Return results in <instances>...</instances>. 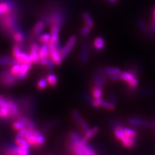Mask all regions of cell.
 Here are the masks:
<instances>
[{
	"label": "cell",
	"mask_w": 155,
	"mask_h": 155,
	"mask_svg": "<svg viewBox=\"0 0 155 155\" xmlns=\"http://www.w3.org/2000/svg\"><path fill=\"white\" fill-rule=\"evenodd\" d=\"M90 54V45L89 44H85L80 52V61L83 64H85L89 60Z\"/></svg>",
	"instance_id": "14"
},
{
	"label": "cell",
	"mask_w": 155,
	"mask_h": 155,
	"mask_svg": "<svg viewBox=\"0 0 155 155\" xmlns=\"http://www.w3.org/2000/svg\"><path fill=\"white\" fill-rule=\"evenodd\" d=\"M45 138L44 135H43L41 133L38 135L37 139H36V147H40L41 145L45 143Z\"/></svg>",
	"instance_id": "39"
},
{
	"label": "cell",
	"mask_w": 155,
	"mask_h": 155,
	"mask_svg": "<svg viewBox=\"0 0 155 155\" xmlns=\"http://www.w3.org/2000/svg\"><path fill=\"white\" fill-rule=\"evenodd\" d=\"M91 28L90 27L87 25H84L83 27L81 28L80 30V35L82 37H87L91 32Z\"/></svg>",
	"instance_id": "36"
},
{
	"label": "cell",
	"mask_w": 155,
	"mask_h": 155,
	"mask_svg": "<svg viewBox=\"0 0 155 155\" xmlns=\"http://www.w3.org/2000/svg\"><path fill=\"white\" fill-rule=\"evenodd\" d=\"M136 140L137 139L130 138L129 137H127V136L125 134V137L122 140H121L120 142L122 143V144L124 147L127 148H131L134 146V145L136 143Z\"/></svg>",
	"instance_id": "20"
},
{
	"label": "cell",
	"mask_w": 155,
	"mask_h": 155,
	"mask_svg": "<svg viewBox=\"0 0 155 155\" xmlns=\"http://www.w3.org/2000/svg\"><path fill=\"white\" fill-rule=\"evenodd\" d=\"M39 55L40 56V64L46 66L49 61V45L48 43H43L40 48L39 50Z\"/></svg>",
	"instance_id": "9"
},
{
	"label": "cell",
	"mask_w": 155,
	"mask_h": 155,
	"mask_svg": "<svg viewBox=\"0 0 155 155\" xmlns=\"http://www.w3.org/2000/svg\"><path fill=\"white\" fill-rule=\"evenodd\" d=\"M116 105L113 104L112 102H110V101L109 100L107 101V100H102V101H101V107L109 110H114L116 108Z\"/></svg>",
	"instance_id": "26"
},
{
	"label": "cell",
	"mask_w": 155,
	"mask_h": 155,
	"mask_svg": "<svg viewBox=\"0 0 155 155\" xmlns=\"http://www.w3.org/2000/svg\"><path fill=\"white\" fill-rule=\"evenodd\" d=\"M137 26L138 27L140 30L141 31L147 32L148 30H147V27L146 25V23H145V22L143 20H142V19H139V20L137 21Z\"/></svg>",
	"instance_id": "37"
},
{
	"label": "cell",
	"mask_w": 155,
	"mask_h": 155,
	"mask_svg": "<svg viewBox=\"0 0 155 155\" xmlns=\"http://www.w3.org/2000/svg\"><path fill=\"white\" fill-rule=\"evenodd\" d=\"M19 11L18 5L14 0H0V18Z\"/></svg>",
	"instance_id": "4"
},
{
	"label": "cell",
	"mask_w": 155,
	"mask_h": 155,
	"mask_svg": "<svg viewBox=\"0 0 155 155\" xmlns=\"http://www.w3.org/2000/svg\"><path fill=\"white\" fill-rule=\"evenodd\" d=\"M29 54H30L31 56L32 64H38V63H40V56L39 55L38 52H29Z\"/></svg>",
	"instance_id": "34"
},
{
	"label": "cell",
	"mask_w": 155,
	"mask_h": 155,
	"mask_svg": "<svg viewBox=\"0 0 155 155\" xmlns=\"http://www.w3.org/2000/svg\"><path fill=\"white\" fill-rule=\"evenodd\" d=\"M123 130L125 134L127 136V137L137 139L138 137V133L134 129H133L131 128H129L127 127H124L123 126Z\"/></svg>",
	"instance_id": "24"
},
{
	"label": "cell",
	"mask_w": 155,
	"mask_h": 155,
	"mask_svg": "<svg viewBox=\"0 0 155 155\" xmlns=\"http://www.w3.org/2000/svg\"><path fill=\"white\" fill-rule=\"evenodd\" d=\"M107 78L109 80L113 81V82H118L122 81V77H121L120 74H110L107 76Z\"/></svg>",
	"instance_id": "38"
},
{
	"label": "cell",
	"mask_w": 155,
	"mask_h": 155,
	"mask_svg": "<svg viewBox=\"0 0 155 155\" xmlns=\"http://www.w3.org/2000/svg\"><path fill=\"white\" fill-rule=\"evenodd\" d=\"M72 116H73V118L75 120L76 124L80 126V127L84 132V133L88 131L91 129L88 123L86 122V120H85L81 117V116L78 111L76 110L72 111Z\"/></svg>",
	"instance_id": "10"
},
{
	"label": "cell",
	"mask_w": 155,
	"mask_h": 155,
	"mask_svg": "<svg viewBox=\"0 0 155 155\" xmlns=\"http://www.w3.org/2000/svg\"><path fill=\"white\" fill-rule=\"evenodd\" d=\"M21 64H19V63L16 62L15 64L11 65V67L9 69L12 72V74L16 76L18 78V75L19 74V72H20V70H21Z\"/></svg>",
	"instance_id": "27"
},
{
	"label": "cell",
	"mask_w": 155,
	"mask_h": 155,
	"mask_svg": "<svg viewBox=\"0 0 155 155\" xmlns=\"http://www.w3.org/2000/svg\"><path fill=\"white\" fill-rule=\"evenodd\" d=\"M31 68V64H21V70L18 75V80L25 79Z\"/></svg>",
	"instance_id": "16"
},
{
	"label": "cell",
	"mask_w": 155,
	"mask_h": 155,
	"mask_svg": "<svg viewBox=\"0 0 155 155\" xmlns=\"http://www.w3.org/2000/svg\"><path fill=\"white\" fill-rule=\"evenodd\" d=\"M152 22H155V15H152Z\"/></svg>",
	"instance_id": "46"
},
{
	"label": "cell",
	"mask_w": 155,
	"mask_h": 155,
	"mask_svg": "<svg viewBox=\"0 0 155 155\" xmlns=\"http://www.w3.org/2000/svg\"><path fill=\"white\" fill-rule=\"evenodd\" d=\"M18 155H30L29 148L25 147H19L18 148Z\"/></svg>",
	"instance_id": "40"
},
{
	"label": "cell",
	"mask_w": 155,
	"mask_h": 155,
	"mask_svg": "<svg viewBox=\"0 0 155 155\" xmlns=\"http://www.w3.org/2000/svg\"><path fill=\"white\" fill-rule=\"evenodd\" d=\"M12 127L14 130H16V131H18V130H21L23 128H25L26 126L23 122H21V120H19L18 119L17 121H15L14 122L12 125Z\"/></svg>",
	"instance_id": "31"
},
{
	"label": "cell",
	"mask_w": 155,
	"mask_h": 155,
	"mask_svg": "<svg viewBox=\"0 0 155 155\" xmlns=\"http://www.w3.org/2000/svg\"><path fill=\"white\" fill-rule=\"evenodd\" d=\"M127 122L129 125L133 127H143V128H147V127H152L153 126V124L149 122L147 120L145 119L140 118H130L128 120Z\"/></svg>",
	"instance_id": "8"
},
{
	"label": "cell",
	"mask_w": 155,
	"mask_h": 155,
	"mask_svg": "<svg viewBox=\"0 0 155 155\" xmlns=\"http://www.w3.org/2000/svg\"><path fill=\"white\" fill-rule=\"evenodd\" d=\"M46 25L47 23L44 20H43V19L38 21L32 29L31 36L32 38H36V37L38 38L39 36L41 35V33L44 30Z\"/></svg>",
	"instance_id": "11"
},
{
	"label": "cell",
	"mask_w": 155,
	"mask_h": 155,
	"mask_svg": "<svg viewBox=\"0 0 155 155\" xmlns=\"http://www.w3.org/2000/svg\"><path fill=\"white\" fill-rule=\"evenodd\" d=\"M15 143L19 147H25L30 148L31 146L27 140L23 137H20L16 136L15 138Z\"/></svg>",
	"instance_id": "22"
},
{
	"label": "cell",
	"mask_w": 155,
	"mask_h": 155,
	"mask_svg": "<svg viewBox=\"0 0 155 155\" xmlns=\"http://www.w3.org/2000/svg\"><path fill=\"white\" fill-rule=\"evenodd\" d=\"M105 45V41L102 36H98L94 39L93 46L97 51H102Z\"/></svg>",
	"instance_id": "17"
},
{
	"label": "cell",
	"mask_w": 155,
	"mask_h": 155,
	"mask_svg": "<svg viewBox=\"0 0 155 155\" xmlns=\"http://www.w3.org/2000/svg\"><path fill=\"white\" fill-rule=\"evenodd\" d=\"M49 45V58L50 60L54 63L56 65H60L64 58L62 57L61 54V47L60 44H56V43H52L49 41L48 43Z\"/></svg>",
	"instance_id": "3"
},
{
	"label": "cell",
	"mask_w": 155,
	"mask_h": 155,
	"mask_svg": "<svg viewBox=\"0 0 155 155\" xmlns=\"http://www.w3.org/2000/svg\"><path fill=\"white\" fill-rule=\"evenodd\" d=\"M101 101H102V98H94L91 105L92 107H93L94 108H99L101 107Z\"/></svg>",
	"instance_id": "42"
},
{
	"label": "cell",
	"mask_w": 155,
	"mask_h": 155,
	"mask_svg": "<svg viewBox=\"0 0 155 155\" xmlns=\"http://www.w3.org/2000/svg\"><path fill=\"white\" fill-rule=\"evenodd\" d=\"M21 52H22V49H21V45L16 44V45H14V47L12 48V54L14 59H16L18 56L21 54Z\"/></svg>",
	"instance_id": "33"
},
{
	"label": "cell",
	"mask_w": 155,
	"mask_h": 155,
	"mask_svg": "<svg viewBox=\"0 0 155 155\" xmlns=\"http://www.w3.org/2000/svg\"><path fill=\"white\" fill-rule=\"evenodd\" d=\"M12 38L16 44L21 45L25 40V35L21 29L19 28L12 34Z\"/></svg>",
	"instance_id": "12"
},
{
	"label": "cell",
	"mask_w": 155,
	"mask_h": 155,
	"mask_svg": "<svg viewBox=\"0 0 155 155\" xmlns=\"http://www.w3.org/2000/svg\"><path fill=\"white\" fill-rule=\"evenodd\" d=\"M18 12L19 11H14L0 18V28L8 35L12 36L14 31L19 28Z\"/></svg>",
	"instance_id": "1"
},
{
	"label": "cell",
	"mask_w": 155,
	"mask_h": 155,
	"mask_svg": "<svg viewBox=\"0 0 155 155\" xmlns=\"http://www.w3.org/2000/svg\"><path fill=\"white\" fill-rule=\"evenodd\" d=\"M122 81L125 82L127 86L136 89L138 88L140 84L139 75L136 74L131 70L125 71L121 72Z\"/></svg>",
	"instance_id": "2"
},
{
	"label": "cell",
	"mask_w": 155,
	"mask_h": 155,
	"mask_svg": "<svg viewBox=\"0 0 155 155\" xmlns=\"http://www.w3.org/2000/svg\"><path fill=\"white\" fill-rule=\"evenodd\" d=\"M40 46L39 45L38 43H36V42H34L32 43L31 47H30V51H29V52H39V50H40Z\"/></svg>",
	"instance_id": "44"
},
{
	"label": "cell",
	"mask_w": 155,
	"mask_h": 155,
	"mask_svg": "<svg viewBox=\"0 0 155 155\" xmlns=\"http://www.w3.org/2000/svg\"><path fill=\"white\" fill-rule=\"evenodd\" d=\"M154 126H155V125H154Z\"/></svg>",
	"instance_id": "48"
},
{
	"label": "cell",
	"mask_w": 155,
	"mask_h": 155,
	"mask_svg": "<svg viewBox=\"0 0 155 155\" xmlns=\"http://www.w3.org/2000/svg\"><path fill=\"white\" fill-rule=\"evenodd\" d=\"M18 62L16 60L7 56H0V65L1 66H6V65H11L15 63Z\"/></svg>",
	"instance_id": "19"
},
{
	"label": "cell",
	"mask_w": 155,
	"mask_h": 155,
	"mask_svg": "<svg viewBox=\"0 0 155 155\" xmlns=\"http://www.w3.org/2000/svg\"><path fill=\"white\" fill-rule=\"evenodd\" d=\"M99 128L98 127H94L91 128L88 131L86 132L83 137L81 138V141L84 143H88L89 140L93 138L94 136L98 133Z\"/></svg>",
	"instance_id": "15"
},
{
	"label": "cell",
	"mask_w": 155,
	"mask_h": 155,
	"mask_svg": "<svg viewBox=\"0 0 155 155\" xmlns=\"http://www.w3.org/2000/svg\"><path fill=\"white\" fill-rule=\"evenodd\" d=\"M15 60H16L19 64H32L29 53H27L23 51Z\"/></svg>",
	"instance_id": "18"
},
{
	"label": "cell",
	"mask_w": 155,
	"mask_h": 155,
	"mask_svg": "<svg viewBox=\"0 0 155 155\" xmlns=\"http://www.w3.org/2000/svg\"><path fill=\"white\" fill-rule=\"evenodd\" d=\"M51 39V35L49 33H43L39 36L38 40L41 43H49Z\"/></svg>",
	"instance_id": "29"
},
{
	"label": "cell",
	"mask_w": 155,
	"mask_h": 155,
	"mask_svg": "<svg viewBox=\"0 0 155 155\" xmlns=\"http://www.w3.org/2000/svg\"><path fill=\"white\" fill-rule=\"evenodd\" d=\"M109 125H110V127L112 129V130H113L116 127H118V126L123 125V124H122V122L119 120H112L111 121H110Z\"/></svg>",
	"instance_id": "41"
},
{
	"label": "cell",
	"mask_w": 155,
	"mask_h": 155,
	"mask_svg": "<svg viewBox=\"0 0 155 155\" xmlns=\"http://www.w3.org/2000/svg\"><path fill=\"white\" fill-rule=\"evenodd\" d=\"M48 81H47V80L45 78H41L40 80H39L38 81L37 83V87L40 90H43L45 89L46 87H47L48 85Z\"/></svg>",
	"instance_id": "35"
},
{
	"label": "cell",
	"mask_w": 155,
	"mask_h": 155,
	"mask_svg": "<svg viewBox=\"0 0 155 155\" xmlns=\"http://www.w3.org/2000/svg\"><path fill=\"white\" fill-rule=\"evenodd\" d=\"M91 95L94 98H102L103 89L93 86L91 89Z\"/></svg>",
	"instance_id": "23"
},
{
	"label": "cell",
	"mask_w": 155,
	"mask_h": 155,
	"mask_svg": "<svg viewBox=\"0 0 155 155\" xmlns=\"http://www.w3.org/2000/svg\"><path fill=\"white\" fill-rule=\"evenodd\" d=\"M69 140L71 143H77L81 141V138L76 132H72L69 135Z\"/></svg>",
	"instance_id": "32"
},
{
	"label": "cell",
	"mask_w": 155,
	"mask_h": 155,
	"mask_svg": "<svg viewBox=\"0 0 155 155\" xmlns=\"http://www.w3.org/2000/svg\"><path fill=\"white\" fill-rule=\"evenodd\" d=\"M76 41V36H72L68 39V40L65 43V44L63 46V47L61 48V54L62 55V57L64 58V59L66 57H67L68 55L70 54L72 50V48L75 46Z\"/></svg>",
	"instance_id": "7"
},
{
	"label": "cell",
	"mask_w": 155,
	"mask_h": 155,
	"mask_svg": "<svg viewBox=\"0 0 155 155\" xmlns=\"http://www.w3.org/2000/svg\"><path fill=\"white\" fill-rule=\"evenodd\" d=\"M18 120H21V122H23L24 124H25L26 127L29 128V129H35L36 128V125L34 124L31 120L29 119H27V118L24 117V116H19L18 118Z\"/></svg>",
	"instance_id": "28"
},
{
	"label": "cell",
	"mask_w": 155,
	"mask_h": 155,
	"mask_svg": "<svg viewBox=\"0 0 155 155\" xmlns=\"http://www.w3.org/2000/svg\"><path fill=\"white\" fill-rule=\"evenodd\" d=\"M101 70L107 75L114 74H120L122 72V70L120 68L114 67H106L101 68Z\"/></svg>",
	"instance_id": "21"
},
{
	"label": "cell",
	"mask_w": 155,
	"mask_h": 155,
	"mask_svg": "<svg viewBox=\"0 0 155 155\" xmlns=\"http://www.w3.org/2000/svg\"><path fill=\"white\" fill-rule=\"evenodd\" d=\"M107 1L110 4H113V3H115L117 2L118 0H107Z\"/></svg>",
	"instance_id": "45"
},
{
	"label": "cell",
	"mask_w": 155,
	"mask_h": 155,
	"mask_svg": "<svg viewBox=\"0 0 155 155\" xmlns=\"http://www.w3.org/2000/svg\"><path fill=\"white\" fill-rule=\"evenodd\" d=\"M108 100H109V101H110V102H112L113 104H114L115 105H117V104L118 102V100L117 96H116V95L113 93H111L108 95Z\"/></svg>",
	"instance_id": "43"
},
{
	"label": "cell",
	"mask_w": 155,
	"mask_h": 155,
	"mask_svg": "<svg viewBox=\"0 0 155 155\" xmlns=\"http://www.w3.org/2000/svg\"><path fill=\"white\" fill-rule=\"evenodd\" d=\"M7 101L10 111H11V118H19L20 116H19V114H20V111H19V107L17 104L15 103V101L10 99H7Z\"/></svg>",
	"instance_id": "13"
},
{
	"label": "cell",
	"mask_w": 155,
	"mask_h": 155,
	"mask_svg": "<svg viewBox=\"0 0 155 155\" xmlns=\"http://www.w3.org/2000/svg\"><path fill=\"white\" fill-rule=\"evenodd\" d=\"M152 15H155V7L153 8V12H152Z\"/></svg>",
	"instance_id": "47"
},
{
	"label": "cell",
	"mask_w": 155,
	"mask_h": 155,
	"mask_svg": "<svg viewBox=\"0 0 155 155\" xmlns=\"http://www.w3.org/2000/svg\"><path fill=\"white\" fill-rule=\"evenodd\" d=\"M18 78L12 74L10 69H6L0 72V84L4 87H12L16 84Z\"/></svg>",
	"instance_id": "5"
},
{
	"label": "cell",
	"mask_w": 155,
	"mask_h": 155,
	"mask_svg": "<svg viewBox=\"0 0 155 155\" xmlns=\"http://www.w3.org/2000/svg\"><path fill=\"white\" fill-rule=\"evenodd\" d=\"M48 84L50 86H55L58 83V77L54 74H49L47 76Z\"/></svg>",
	"instance_id": "30"
},
{
	"label": "cell",
	"mask_w": 155,
	"mask_h": 155,
	"mask_svg": "<svg viewBox=\"0 0 155 155\" xmlns=\"http://www.w3.org/2000/svg\"><path fill=\"white\" fill-rule=\"evenodd\" d=\"M107 76L104 72L101 70V69H99L96 72H95L93 78V87H99V88L103 89L107 83Z\"/></svg>",
	"instance_id": "6"
},
{
	"label": "cell",
	"mask_w": 155,
	"mask_h": 155,
	"mask_svg": "<svg viewBox=\"0 0 155 155\" xmlns=\"http://www.w3.org/2000/svg\"><path fill=\"white\" fill-rule=\"evenodd\" d=\"M83 19L86 25L90 27L91 28H93L94 27V23L93 19H92L91 15L88 12H84L83 14Z\"/></svg>",
	"instance_id": "25"
}]
</instances>
